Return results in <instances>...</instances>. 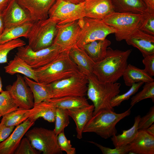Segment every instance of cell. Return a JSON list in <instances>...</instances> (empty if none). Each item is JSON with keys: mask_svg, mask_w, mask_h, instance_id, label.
Returning a JSON list of instances; mask_svg holds the SVG:
<instances>
[{"mask_svg": "<svg viewBox=\"0 0 154 154\" xmlns=\"http://www.w3.org/2000/svg\"><path fill=\"white\" fill-rule=\"evenodd\" d=\"M24 79L33 94L34 106L52 98L51 90L47 85H45L24 76Z\"/></svg>", "mask_w": 154, "mask_h": 154, "instance_id": "cell-28", "label": "cell"}, {"mask_svg": "<svg viewBox=\"0 0 154 154\" xmlns=\"http://www.w3.org/2000/svg\"><path fill=\"white\" fill-rule=\"evenodd\" d=\"M71 3L78 4L84 2L85 0H66Z\"/></svg>", "mask_w": 154, "mask_h": 154, "instance_id": "cell-48", "label": "cell"}, {"mask_svg": "<svg viewBox=\"0 0 154 154\" xmlns=\"http://www.w3.org/2000/svg\"><path fill=\"white\" fill-rule=\"evenodd\" d=\"M1 115L0 114V118L1 117Z\"/></svg>", "mask_w": 154, "mask_h": 154, "instance_id": "cell-50", "label": "cell"}, {"mask_svg": "<svg viewBox=\"0 0 154 154\" xmlns=\"http://www.w3.org/2000/svg\"><path fill=\"white\" fill-rule=\"evenodd\" d=\"M11 0H0V12L2 13Z\"/></svg>", "mask_w": 154, "mask_h": 154, "instance_id": "cell-44", "label": "cell"}, {"mask_svg": "<svg viewBox=\"0 0 154 154\" xmlns=\"http://www.w3.org/2000/svg\"><path fill=\"white\" fill-rule=\"evenodd\" d=\"M47 101L56 108L65 110L82 108L90 105L85 96H68L51 98Z\"/></svg>", "mask_w": 154, "mask_h": 154, "instance_id": "cell-27", "label": "cell"}, {"mask_svg": "<svg viewBox=\"0 0 154 154\" xmlns=\"http://www.w3.org/2000/svg\"><path fill=\"white\" fill-rule=\"evenodd\" d=\"M111 1L114 11L115 12L142 14L150 9L145 0H111Z\"/></svg>", "mask_w": 154, "mask_h": 154, "instance_id": "cell-22", "label": "cell"}, {"mask_svg": "<svg viewBox=\"0 0 154 154\" xmlns=\"http://www.w3.org/2000/svg\"><path fill=\"white\" fill-rule=\"evenodd\" d=\"M145 130L150 135L154 136V124L153 123Z\"/></svg>", "mask_w": 154, "mask_h": 154, "instance_id": "cell-47", "label": "cell"}, {"mask_svg": "<svg viewBox=\"0 0 154 154\" xmlns=\"http://www.w3.org/2000/svg\"><path fill=\"white\" fill-rule=\"evenodd\" d=\"M25 135L33 147L43 154L62 153L58 145L57 135L53 130L35 127L28 130Z\"/></svg>", "mask_w": 154, "mask_h": 154, "instance_id": "cell-10", "label": "cell"}, {"mask_svg": "<svg viewBox=\"0 0 154 154\" xmlns=\"http://www.w3.org/2000/svg\"><path fill=\"white\" fill-rule=\"evenodd\" d=\"M88 78L86 95L94 106L93 116L103 109L114 111L110 102L112 99L120 92L121 84L101 82L93 74L88 76Z\"/></svg>", "mask_w": 154, "mask_h": 154, "instance_id": "cell-3", "label": "cell"}, {"mask_svg": "<svg viewBox=\"0 0 154 154\" xmlns=\"http://www.w3.org/2000/svg\"><path fill=\"white\" fill-rule=\"evenodd\" d=\"M41 152L34 148L27 137L22 138L14 154H39Z\"/></svg>", "mask_w": 154, "mask_h": 154, "instance_id": "cell-38", "label": "cell"}, {"mask_svg": "<svg viewBox=\"0 0 154 154\" xmlns=\"http://www.w3.org/2000/svg\"><path fill=\"white\" fill-rule=\"evenodd\" d=\"M138 115L135 117L133 126L129 129L122 131V133L115 135L111 137V140L115 147L127 145L133 139L138 130V124L141 118Z\"/></svg>", "mask_w": 154, "mask_h": 154, "instance_id": "cell-30", "label": "cell"}, {"mask_svg": "<svg viewBox=\"0 0 154 154\" xmlns=\"http://www.w3.org/2000/svg\"><path fill=\"white\" fill-rule=\"evenodd\" d=\"M138 29L149 35L154 36V11L149 10L142 14Z\"/></svg>", "mask_w": 154, "mask_h": 154, "instance_id": "cell-36", "label": "cell"}, {"mask_svg": "<svg viewBox=\"0 0 154 154\" xmlns=\"http://www.w3.org/2000/svg\"><path fill=\"white\" fill-rule=\"evenodd\" d=\"M68 53L81 73L87 76L93 74L95 62L83 48L75 46L69 50Z\"/></svg>", "mask_w": 154, "mask_h": 154, "instance_id": "cell-20", "label": "cell"}, {"mask_svg": "<svg viewBox=\"0 0 154 154\" xmlns=\"http://www.w3.org/2000/svg\"><path fill=\"white\" fill-rule=\"evenodd\" d=\"M14 128L15 126H7L0 123V143L8 137Z\"/></svg>", "mask_w": 154, "mask_h": 154, "instance_id": "cell-43", "label": "cell"}, {"mask_svg": "<svg viewBox=\"0 0 154 154\" xmlns=\"http://www.w3.org/2000/svg\"><path fill=\"white\" fill-rule=\"evenodd\" d=\"M2 85L1 79V77L0 76V93L2 92L3 91L2 89Z\"/></svg>", "mask_w": 154, "mask_h": 154, "instance_id": "cell-49", "label": "cell"}, {"mask_svg": "<svg viewBox=\"0 0 154 154\" xmlns=\"http://www.w3.org/2000/svg\"><path fill=\"white\" fill-rule=\"evenodd\" d=\"M127 44L137 48L143 57L154 54V36L136 29L123 38Z\"/></svg>", "mask_w": 154, "mask_h": 154, "instance_id": "cell-15", "label": "cell"}, {"mask_svg": "<svg viewBox=\"0 0 154 154\" xmlns=\"http://www.w3.org/2000/svg\"><path fill=\"white\" fill-rule=\"evenodd\" d=\"M57 140L59 147L62 151H65L67 154H76L75 148L72 147L70 141L66 138L64 131L57 135Z\"/></svg>", "mask_w": 154, "mask_h": 154, "instance_id": "cell-39", "label": "cell"}, {"mask_svg": "<svg viewBox=\"0 0 154 154\" xmlns=\"http://www.w3.org/2000/svg\"><path fill=\"white\" fill-rule=\"evenodd\" d=\"M34 21L4 29L0 35V44L24 37L27 38Z\"/></svg>", "mask_w": 154, "mask_h": 154, "instance_id": "cell-29", "label": "cell"}, {"mask_svg": "<svg viewBox=\"0 0 154 154\" xmlns=\"http://www.w3.org/2000/svg\"><path fill=\"white\" fill-rule=\"evenodd\" d=\"M143 82H139L133 84L129 89L125 93L120 95L119 94L114 97L111 100L110 104L114 108L118 106L123 101L128 100L132 95L135 94L143 84Z\"/></svg>", "mask_w": 154, "mask_h": 154, "instance_id": "cell-37", "label": "cell"}, {"mask_svg": "<svg viewBox=\"0 0 154 154\" xmlns=\"http://www.w3.org/2000/svg\"><path fill=\"white\" fill-rule=\"evenodd\" d=\"M34 124L28 118L17 126L8 137L0 143V154H13L23 136Z\"/></svg>", "mask_w": 154, "mask_h": 154, "instance_id": "cell-16", "label": "cell"}, {"mask_svg": "<svg viewBox=\"0 0 154 154\" xmlns=\"http://www.w3.org/2000/svg\"><path fill=\"white\" fill-rule=\"evenodd\" d=\"M56 108L46 101L34 106L30 109L29 120L35 122L40 118H42L49 122L55 121Z\"/></svg>", "mask_w": 154, "mask_h": 154, "instance_id": "cell-24", "label": "cell"}, {"mask_svg": "<svg viewBox=\"0 0 154 154\" xmlns=\"http://www.w3.org/2000/svg\"><path fill=\"white\" fill-rule=\"evenodd\" d=\"M142 62L145 66L144 69L145 72L150 76H154V54L146 56L144 57Z\"/></svg>", "mask_w": 154, "mask_h": 154, "instance_id": "cell-42", "label": "cell"}, {"mask_svg": "<svg viewBox=\"0 0 154 154\" xmlns=\"http://www.w3.org/2000/svg\"><path fill=\"white\" fill-rule=\"evenodd\" d=\"M79 20L81 29L76 44L79 47L96 40L104 39L109 35L117 31L102 20L84 17Z\"/></svg>", "mask_w": 154, "mask_h": 154, "instance_id": "cell-6", "label": "cell"}, {"mask_svg": "<svg viewBox=\"0 0 154 154\" xmlns=\"http://www.w3.org/2000/svg\"><path fill=\"white\" fill-rule=\"evenodd\" d=\"M19 107L8 91L0 93V114L3 116L18 109Z\"/></svg>", "mask_w": 154, "mask_h": 154, "instance_id": "cell-32", "label": "cell"}, {"mask_svg": "<svg viewBox=\"0 0 154 154\" xmlns=\"http://www.w3.org/2000/svg\"><path fill=\"white\" fill-rule=\"evenodd\" d=\"M94 110L93 104L82 108L66 110L69 116L75 123L78 139H81L82 138L83 129L93 116Z\"/></svg>", "mask_w": 154, "mask_h": 154, "instance_id": "cell-21", "label": "cell"}, {"mask_svg": "<svg viewBox=\"0 0 154 154\" xmlns=\"http://www.w3.org/2000/svg\"><path fill=\"white\" fill-rule=\"evenodd\" d=\"M132 51L131 49L124 51L108 47L105 57L95 62L93 74L101 82H116L122 76Z\"/></svg>", "mask_w": 154, "mask_h": 154, "instance_id": "cell-1", "label": "cell"}, {"mask_svg": "<svg viewBox=\"0 0 154 154\" xmlns=\"http://www.w3.org/2000/svg\"><path fill=\"white\" fill-rule=\"evenodd\" d=\"M154 122V106H153L146 115L141 117L138 124V129L145 130L153 124Z\"/></svg>", "mask_w": 154, "mask_h": 154, "instance_id": "cell-41", "label": "cell"}, {"mask_svg": "<svg viewBox=\"0 0 154 154\" xmlns=\"http://www.w3.org/2000/svg\"><path fill=\"white\" fill-rule=\"evenodd\" d=\"M1 13L5 29L33 21L28 12L16 0H11Z\"/></svg>", "mask_w": 154, "mask_h": 154, "instance_id": "cell-14", "label": "cell"}, {"mask_svg": "<svg viewBox=\"0 0 154 154\" xmlns=\"http://www.w3.org/2000/svg\"><path fill=\"white\" fill-rule=\"evenodd\" d=\"M57 25L49 18L34 22L27 38L28 45L34 51L51 45L56 34Z\"/></svg>", "mask_w": 154, "mask_h": 154, "instance_id": "cell-5", "label": "cell"}, {"mask_svg": "<svg viewBox=\"0 0 154 154\" xmlns=\"http://www.w3.org/2000/svg\"><path fill=\"white\" fill-rule=\"evenodd\" d=\"M68 52H62L49 63L35 69L38 82L48 84L80 73L78 67L70 58Z\"/></svg>", "mask_w": 154, "mask_h": 154, "instance_id": "cell-2", "label": "cell"}, {"mask_svg": "<svg viewBox=\"0 0 154 154\" xmlns=\"http://www.w3.org/2000/svg\"><path fill=\"white\" fill-rule=\"evenodd\" d=\"M4 29V25L2 15V13L1 12H0V35L3 32Z\"/></svg>", "mask_w": 154, "mask_h": 154, "instance_id": "cell-45", "label": "cell"}, {"mask_svg": "<svg viewBox=\"0 0 154 154\" xmlns=\"http://www.w3.org/2000/svg\"><path fill=\"white\" fill-rule=\"evenodd\" d=\"M130 108L121 113L114 110L103 109L93 115L84 127L83 133H94L105 139L112 137L117 133L116 126L121 120L129 116Z\"/></svg>", "mask_w": 154, "mask_h": 154, "instance_id": "cell-4", "label": "cell"}, {"mask_svg": "<svg viewBox=\"0 0 154 154\" xmlns=\"http://www.w3.org/2000/svg\"><path fill=\"white\" fill-rule=\"evenodd\" d=\"M142 14L114 12L104 17L102 20L107 25L117 30L115 33L117 41L123 40L126 35L139 28Z\"/></svg>", "mask_w": 154, "mask_h": 154, "instance_id": "cell-11", "label": "cell"}, {"mask_svg": "<svg viewBox=\"0 0 154 154\" xmlns=\"http://www.w3.org/2000/svg\"><path fill=\"white\" fill-rule=\"evenodd\" d=\"M55 125L53 131L57 135L64 131L70 123L69 116L66 110L56 108L55 112Z\"/></svg>", "mask_w": 154, "mask_h": 154, "instance_id": "cell-35", "label": "cell"}, {"mask_svg": "<svg viewBox=\"0 0 154 154\" xmlns=\"http://www.w3.org/2000/svg\"><path fill=\"white\" fill-rule=\"evenodd\" d=\"M122 76L125 85L131 87L133 84L139 82L145 83L154 81V79L149 76L144 69L130 64H128Z\"/></svg>", "mask_w": 154, "mask_h": 154, "instance_id": "cell-26", "label": "cell"}, {"mask_svg": "<svg viewBox=\"0 0 154 154\" xmlns=\"http://www.w3.org/2000/svg\"><path fill=\"white\" fill-rule=\"evenodd\" d=\"M111 42L106 38L96 40L83 46V48L95 62L102 60L105 56L107 49Z\"/></svg>", "mask_w": 154, "mask_h": 154, "instance_id": "cell-25", "label": "cell"}, {"mask_svg": "<svg viewBox=\"0 0 154 154\" xmlns=\"http://www.w3.org/2000/svg\"><path fill=\"white\" fill-rule=\"evenodd\" d=\"M80 29L79 20L64 24H57L53 43L59 46L62 51H69L76 45Z\"/></svg>", "mask_w": 154, "mask_h": 154, "instance_id": "cell-12", "label": "cell"}, {"mask_svg": "<svg viewBox=\"0 0 154 154\" xmlns=\"http://www.w3.org/2000/svg\"><path fill=\"white\" fill-rule=\"evenodd\" d=\"M16 55L34 69L43 67L54 60L62 52L60 47L53 43L38 51L33 50L28 45L18 47Z\"/></svg>", "mask_w": 154, "mask_h": 154, "instance_id": "cell-8", "label": "cell"}, {"mask_svg": "<svg viewBox=\"0 0 154 154\" xmlns=\"http://www.w3.org/2000/svg\"><path fill=\"white\" fill-rule=\"evenodd\" d=\"M129 153L154 154V136L145 130H138L133 139L129 143Z\"/></svg>", "mask_w": 154, "mask_h": 154, "instance_id": "cell-18", "label": "cell"}, {"mask_svg": "<svg viewBox=\"0 0 154 154\" xmlns=\"http://www.w3.org/2000/svg\"><path fill=\"white\" fill-rule=\"evenodd\" d=\"M6 73L11 75L20 73L38 82L35 69L16 55L4 67Z\"/></svg>", "mask_w": 154, "mask_h": 154, "instance_id": "cell-23", "label": "cell"}, {"mask_svg": "<svg viewBox=\"0 0 154 154\" xmlns=\"http://www.w3.org/2000/svg\"><path fill=\"white\" fill-rule=\"evenodd\" d=\"M48 16L57 25L78 20L85 17L84 2L76 4L66 0H56L49 11Z\"/></svg>", "mask_w": 154, "mask_h": 154, "instance_id": "cell-9", "label": "cell"}, {"mask_svg": "<svg viewBox=\"0 0 154 154\" xmlns=\"http://www.w3.org/2000/svg\"><path fill=\"white\" fill-rule=\"evenodd\" d=\"M25 44V42L20 38L0 44V64L7 62V55L11 50Z\"/></svg>", "mask_w": 154, "mask_h": 154, "instance_id": "cell-33", "label": "cell"}, {"mask_svg": "<svg viewBox=\"0 0 154 154\" xmlns=\"http://www.w3.org/2000/svg\"><path fill=\"white\" fill-rule=\"evenodd\" d=\"M6 90L19 108L29 110L34 107L33 94L24 78L20 75H17L16 80L12 85L7 86Z\"/></svg>", "mask_w": 154, "mask_h": 154, "instance_id": "cell-13", "label": "cell"}, {"mask_svg": "<svg viewBox=\"0 0 154 154\" xmlns=\"http://www.w3.org/2000/svg\"><path fill=\"white\" fill-rule=\"evenodd\" d=\"M88 82V76L80 73L47 85L51 90L53 98L85 96L86 95Z\"/></svg>", "mask_w": 154, "mask_h": 154, "instance_id": "cell-7", "label": "cell"}, {"mask_svg": "<svg viewBox=\"0 0 154 154\" xmlns=\"http://www.w3.org/2000/svg\"><path fill=\"white\" fill-rule=\"evenodd\" d=\"M149 8L154 11V0H145Z\"/></svg>", "mask_w": 154, "mask_h": 154, "instance_id": "cell-46", "label": "cell"}, {"mask_svg": "<svg viewBox=\"0 0 154 154\" xmlns=\"http://www.w3.org/2000/svg\"><path fill=\"white\" fill-rule=\"evenodd\" d=\"M99 148L103 154H126L129 151V145L112 149L104 146L93 141H88Z\"/></svg>", "mask_w": 154, "mask_h": 154, "instance_id": "cell-40", "label": "cell"}, {"mask_svg": "<svg viewBox=\"0 0 154 154\" xmlns=\"http://www.w3.org/2000/svg\"><path fill=\"white\" fill-rule=\"evenodd\" d=\"M26 9L34 22L47 19L48 13L56 0H16Z\"/></svg>", "mask_w": 154, "mask_h": 154, "instance_id": "cell-17", "label": "cell"}, {"mask_svg": "<svg viewBox=\"0 0 154 154\" xmlns=\"http://www.w3.org/2000/svg\"><path fill=\"white\" fill-rule=\"evenodd\" d=\"M85 17L102 20L114 12L111 0H85Z\"/></svg>", "mask_w": 154, "mask_h": 154, "instance_id": "cell-19", "label": "cell"}, {"mask_svg": "<svg viewBox=\"0 0 154 154\" xmlns=\"http://www.w3.org/2000/svg\"><path fill=\"white\" fill-rule=\"evenodd\" d=\"M30 115V109L19 108L17 110L2 116L1 122L7 126H17L28 118Z\"/></svg>", "mask_w": 154, "mask_h": 154, "instance_id": "cell-31", "label": "cell"}, {"mask_svg": "<svg viewBox=\"0 0 154 154\" xmlns=\"http://www.w3.org/2000/svg\"><path fill=\"white\" fill-rule=\"evenodd\" d=\"M142 90L131 98V108L137 103L144 99L150 98L154 101V81L145 83Z\"/></svg>", "mask_w": 154, "mask_h": 154, "instance_id": "cell-34", "label": "cell"}]
</instances>
